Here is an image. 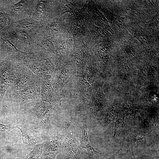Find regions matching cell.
<instances>
[{
  "label": "cell",
  "mask_w": 159,
  "mask_h": 159,
  "mask_svg": "<svg viewBox=\"0 0 159 159\" xmlns=\"http://www.w3.org/2000/svg\"><path fill=\"white\" fill-rule=\"evenodd\" d=\"M43 102H37L33 110L34 114L39 117L43 116L47 112L48 110L46 108Z\"/></svg>",
  "instance_id": "cell-14"
},
{
  "label": "cell",
  "mask_w": 159,
  "mask_h": 159,
  "mask_svg": "<svg viewBox=\"0 0 159 159\" xmlns=\"http://www.w3.org/2000/svg\"><path fill=\"white\" fill-rule=\"evenodd\" d=\"M64 136L63 134H58L43 144L40 159H55L60 150L62 142Z\"/></svg>",
  "instance_id": "cell-5"
},
{
  "label": "cell",
  "mask_w": 159,
  "mask_h": 159,
  "mask_svg": "<svg viewBox=\"0 0 159 159\" xmlns=\"http://www.w3.org/2000/svg\"><path fill=\"white\" fill-rule=\"evenodd\" d=\"M10 41L19 50L29 51L32 49V35L23 29L12 25L8 30Z\"/></svg>",
  "instance_id": "cell-2"
},
{
  "label": "cell",
  "mask_w": 159,
  "mask_h": 159,
  "mask_svg": "<svg viewBox=\"0 0 159 159\" xmlns=\"http://www.w3.org/2000/svg\"><path fill=\"white\" fill-rule=\"evenodd\" d=\"M0 159H4L2 155L0 152Z\"/></svg>",
  "instance_id": "cell-18"
},
{
  "label": "cell",
  "mask_w": 159,
  "mask_h": 159,
  "mask_svg": "<svg viewBox=\"0 0 159 159\" xmlns=\"http://www.w3.org/2000/svg\"><path fill=\"white\" fill-rule=\"evenodd\" d=\"M40 22L29 17L14 22L12 25L24 29L32 35L39 27L41 24Z\"/></svg>",
  "instance_id": "cell-8"
},
{
  "label": "cell",
  "mask_w": 159,
  "mask_h": 159,
  "mask_svg": "<svg viewBox=\"0 0 159 159\" xmlns=\"http://www.w3.org/2000/svg\"><path fill=\"white\" fill-rule=\"evenodd\" d=\"M60 150L64 159H81L78 142L72 134L64 136L62 142Z\"/></svg>",
  "instance_id": "cell-3"
},
{
  "label": "cell",
  "mask_w": 159,
  "mask_h": 159,
  "mask_svg": "<svg viewBox=\"0 0 159 159\" xmlns=\"http://www.w3.org/2000/svg\"><path fill=\"white\" fill-rule=\"evenodd\" d=\"M12 67V64L10 63L0 69V104L6 90L12 82L13 74L11 72Z\"/></svg>",
  "instance_id": "cell-6"
},
{
  "label": "cell",
  "mask_w": 159,
  "mask_h": 159,
  "mask_svg": "<svg viewBox=\"0 0 159 159\" xmlns=\"http://www.w3.org/2000/svg\"><path fill=\"white\" fill-rule=\"evenodd\" d=\"M114 132L112 140L117 137L122 132L125 126V122L123 119H118L114 122Z\"/></svg>",
  "instance_id": "cell-15"
},
{
  "label": "cell",
  "mask_w": 159,
  "mask_h": 159,
  "mask_svg": "<svg viewBox=\"0 0 159 159\" xmlns=\"http://www.w3.org/2000/svg\"><path fill=\"white\" fill-rule=\"evenodd\" d=\"M43 148V144L35 145L25 159H39V158H41Z\"/></svg>",
  "instance_id": "cell-13"
},
{
  "label": "cell",
  "mask_w": 159,
  "mask_h": 159,
  "mask_svg": "<svg viewBox=\"0 0 159 159\" xmlns=\"http://www.w3.org/2000/svg\"><path fill=\"white\" fill-rule=\"evenodd\" d=\"M15 128L19 129L21 133L22 140L25 145L30 146L35 143V139L32 136L29 130L25 127L20 126H15Z\"/></svg>",
  "instance_id": "cell-12"
},
{
  "label": "cell",
  "mask_w": 159,
  "mask_h": 159,
  "mask_svg": "<svg viewBox=\"0 0 159 159\" xmlns=\"http://www.w3.org/2000/svg\"><path fill=\"white\" fill-rule=\"evenodd\" d=\"M145 135L143 131L138 128L135 127L128 135L127 140V153L128 155L135 158L133 149L137 141L145 138Z\"/></svg>",
  "instance_id": "cell-9"
},
{
  "label": "cell",
  "mask_w": 159,
  "mask_h": 159,
  "mask_svg": "<svg viewBox=\"0 0 159 159\" xmlns=\"http://www.w3.org/2000/svg\"><path fill=\"white\" fill-rule=\"evenodd\" d=\"M14 22L8 14L0 7V29L2 30H8Z\"/></svg>",
  "instance_id": "cell-11"
},
{
  "label": "cell",
  "mask_w": 159,
  "mask_h": 159,
  "mask_svg": "<svg viewBox=\"0 0 159 159\" xmlns=\"http://www.w3.org/2000/svg\"><path fill=\"white\" fill-rule=\"evenodd\" d=\"M8 2L9 16L14 22L30 17L35 0H10Z\"/></svg>",
  "instance_id": "cell-1"
},
{
  "label": "cell",
  "mask_w": 159,
  "mask_h": 159,
  "mask_svg": "<svg viewBox=\"0 0 159 159\" xmlns=\"http://www.w3.org/2000/svg\"><path fill=\"white\" fill-rule=\"evenodd\" d=\"M82 135L80 141L81 147L87 150L89 155L92 159L98 158L97 157L101 154L96 150L91 145L89 140L87 123H83L81 125Z\"/></svg>",
  "instance_id": "cell-7"
},
{
  "label": "cell",
  "mask_w": 159,
  "mask_h": 159,
  "mask_svg": "<svg viewBox=\"0 0 159 159\" xmlns=\"http://www.w3.org/2000/svg\"><path fill=\"white\" fill-rule=\"evenodd\" d=\"M15 76L13 77L12 82L13 88L15 90H21L35 82L27 73L20 72Z\"/></svg>",
  "instance_id": "cell-10"
},
{
  "label": "cell",
  "mask_w": 159,
  "mask_h": 159,
  "mask_svg": "<svg viewBox=\"0 0 159 159\" xmlns=\"http://www.w3.org/2000/svg\"><path fill=\"white\" fill-rule=\"evenodd\" d=\"M15 127L11 125H6L0 123V132H7L10 130L15 128Z\"/></svg>",
  "instance_id": "cell-16"
},
{
  "label": "cell",
  "mask_w": 159,
  "mask_h": 159,
  "mask_svg": "<svg viewBox=\"0 0 159 159\" xmlns=\"http://www.w3.org/2000/svg\"><path fill=\"white\" fill-rule=\"evenodd\" d=\"M39 91L36 82H34L19 90H15L13 94V102L23 104L37 100Z\"/></svg>",
  "instance_id": "cell-4"
},
{
  "label": "cell",
  "mask_w": 159,
  "mask_h": 159,
  "mask_svg": "<svg viewBox=\"0 0 159 159\" xmlns=\"http://www.w3.org/2000/svg\"><path fill=\"white\" fill-rule=\"evenodd\" d=\"M121 150V148L119 150H118L116 152V153H115L112 156H111L109 158H107L103 159H115L116 157L117 156V155L119 153V152ZM100 159L96 158V159Z\"/></svg>",
  "instance_id": "cell-17"
}]
</instances>
